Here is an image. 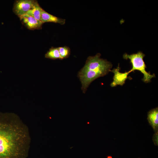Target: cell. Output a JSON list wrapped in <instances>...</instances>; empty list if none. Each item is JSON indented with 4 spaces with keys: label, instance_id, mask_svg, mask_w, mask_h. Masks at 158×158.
<instances>
[{
    "label": "cell",
    "instance_id": "cell-1",
    "mask_svg": "<svg viewBox=\"0 0 158 158\" xmlns=\"http://www.w3.org/2000/svg\"><path fill=\"white\" fill-rule=\"evenodd\" d=\"M30 141L27 126L17 115L0 116V158H26Z\"/></svg>",
    "mask_w": 158,
    "mask_h": 158
},
{
    "label": "cell",
    "instance_id": "cell-2",
    "mask_svg": "<svg viewBox=\"0 0 158 158\" xmlns=\"http://www.w3.org/2000/svg\"><path fill=\"white\" fill-rule=\"evenodd\" d=\"M99 53L95 56L88 57L85 65L78 73V76L81 82V89L84 93L92 82L110 71L112 64L107 60L101 59Z\"/></svg>",
    "mask_w": 158,
    "mask_h": 158
},
{
    "label": "cell",
    "instance_id": "cell-3",
    "mask_svg": "<svg viewBox=\"0 0 158 158\" xmlns=\"http://www.w3.org/2000/svg\"><path fill=\"white\" fill-rule=\"evenodd\" d=\"M145 56L142 52L139 51L131 54L125 53L123 58L125 59L130 60L132 66V68L130 70L131 72L135 70L140 71L143 75L142 80L147 83L151 82V79L155 77V75L154 73L151 74L150 72H148L146 71V66L143 60Z\"/></svg>",
    "mask_w": 158,
    "mask_h": 158
},
{
    "label": "cell",
    "instance_id": "cell-4",
    "mask_svg": "<svg viewBox=\"0 0 158 158\" xmlns=\"http://www.w3.org/2000/svg\"><path fill=\"white\" fill-rule=\"evenodd\" d=\"M36 0H17L13 4V11L18 17L24 15L30 9Z\"/></svg>",
    "mask_w": 158,
    "mask_h": 158
},
{
    "label": "cell",
    "instance_id": "cell-5",
    "mask_svg": "<svg viewBox=\"0 0 158 158\" xmlns=\"http://www.w3.org/2000/svg\"><path fill=\"white\" fill-rule=\"evenodd\" d=\"M120 67L118 64L116 68L110 70V71L114 73L113 80L110 85L111 87H114L118 85L123 86L127 78L132 79L131 78H130L128 76V75L131 72L130 70L124 73H122L120 72Z\"/></svg>",
    "mask_w": 158,
    "mask_h": 158
},
{
    "label": "cell",
    "instance_id": "cell-6",
    "mask_svg": "<svg viewBox=\"0 0 158 158\" xmlns=\"http://www.w3.org/2000/svg\"><path fill=\"white\" fill-rule=\"evenodd\" d=\"M22 23L28 29L34 30L41 29L43 23L27 14L18 17Z\"/></svg>",
    "mask_w": 158,
    "mask_h": 158
},
{
    "label": "cell",
    "instance_id": "cell-7",
    "mask_svg": "<svg viewBox=\"0 0 158 158\" xmlns=\"http://www.w3.org/2000/svg\"><path fill=\"white\" fill-rule=\"evenodd\" d=\"M147 120L154 132H158V107L152 109L148 112Z\"/></svg>",
    "mask_w": 158,
    "mask_h": 158
},
{
    "label": "cell",
    "instance_id": "cell-8",
    "mask_svg": "<svg viewBox=\"0 0 158 158\" xmlns=\"http://www.w3.org/2000/svg\"><path fill=\"white\" fill-rule=\"evenodd\" d=\"M40 21L43 23L52 22L63 25L65 23V20L55 16L49 13L43 9L41 12Z\"/></svg>",
    "mask_w": 158,
    "mask_h": 158
},
{
    "label": "cell",
    "instance_id": "cell-9",
    "mask_svg": "<svg viewBox=\"0 0 158 158\" xmlns=\"http://www.w3.org/2000/svg\"><path fill=\"white\" fill-rule=\"evenodd\" d=\"M42 8L36 0L32 8L26 14L35 18L37 20H40L41 15Z\"/></svg>",
    "mask_w": 158,
    "mask_h": 158
},
{
    "label": "cell",
    "instance_id": "cell-10",
    "mask_svg": "<svg viewBox=\"0 0 158 158\" xmlns=\"http://www.w3.org/2000/svg\"><path fill=\"white\" fill-rule=\"evenodd\" d=\"M46 58L52 59H59L61 57L58 48L52 47L47 51L45 55Z\"/></svg>",
    "mask_w": 158,
    "mask_h": 158
},
{
    "label": "cell",
    "instance_id": "cell-11",
    "mask_svg": "<svg viewBox=\"0 0 158 158\" xmlns=\"http://www.w3.org/2000/svg\"><path fill=\"white\" fill-rule=\"evenodd\" d=\"M61 59L68 58L70 54V48L66 46L58 47Z\"/></svg>",
    "mask_w": 158,
    "mask_h": 158
},
{
    "label": "cell",
    "instance_id": "cell-12",
    "mask_svg": "<svg viewBox=\"0 0 158 158\" xmlns=\"http://www.w3.org/2000/svg\"><path fill=\"white\" fill-rule=\"evenodd\" d=\"M158 132H155L153 136V140L155 145L158 146Z\"/></svg>",
    "mask_w": 158,
    "mask_h": 158
}]
</instances>
